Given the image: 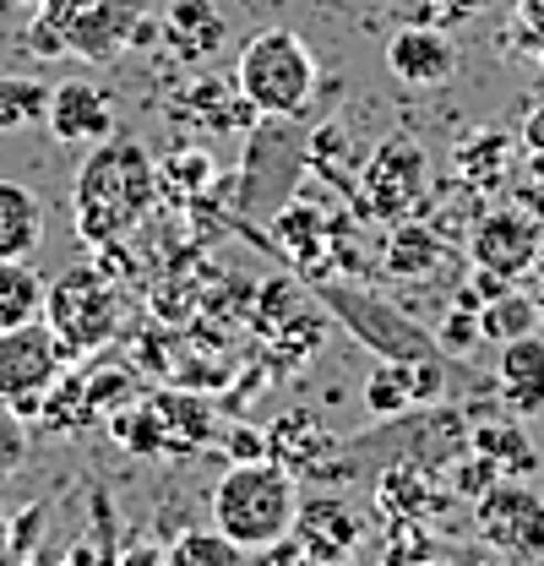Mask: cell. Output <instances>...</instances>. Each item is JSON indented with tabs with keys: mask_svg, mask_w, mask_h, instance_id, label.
<instances>
[{
	"mask_svg": "<svg viewBox=\"0 0 544 566\" xmlns=\"http://www.w3.org/2000/svg\"><path fill=\"white\" fill-rule=\"evenodd\" d=\"M501 398L517 415H544V344L534 333L501 344Z\"/></svg>",
	"mask_w": 544,
	"mask_h": 566,
	"instance_id": "4fadbf2b",
	"label": "cell"
},
{
	"mask_svg": "<svg viewBox=\"0 0 544 566\" xmlns=\"http://www.w3.org/2000/svg\"><path fill=\"white\" fill-rule=\"evenodd\" d=\"M387 71L414 93H436L458 76V44L441 28H398L387 39Z\"/></svg>",
	"mask_w": 544,
	"mask_h": 566,
	"instance_id": "30bf717a",
	"label": "cell"
},
{
	"mask_svg": "<svg viewBox=\"0 0 544 566\" xmlns=\"http://www.w3.org/2000/svg\"><path fill=\"white\" fill-rule=\"evenodd\" d=\"M523 137H529V147L534 153H544V98L534 104V115H529V126H523Z\"/></svg>",
	"mask_w": 544,
	"mask_h": 566,
	"instance_id": "7402d4cb",
	"label": "cell"
},
{
	"mask_svg": "<svg viewBox=\"0 0 544 566\" xmlns=\"http://www.w3.org/2000/svg\"><path fill=\"white\" fill-rule=\"evenodd\" d=\"M234 87L262 120H294L322 87L316 50L294 28H262L240 44L234 61Z\"/></svg>",
	"mask_w": 544,
	"mask_h": 566,
	"instance_id": "277c9868",
	"label": "cell"
},
{
	"mask_svg": "<svg viewBox=\"0 0 544 566\" xmlns=\"http://www.w3.org/2000/svg\"><path fill=\"white\" fill-rule=\"evenodd\" d=\"M479 316V338L484 344H512V338H529L534 327H540V311H534V300L529 294H517V289H495L484 305H474Z\"/></svg>",
	"mask_w": 544,
	"mask_h": 566,
	"instance_id": "5bb4252c",
	"label": "cell"
},
{
	"mask_svg": "<svg viewBox=\"0 0 544 566\" xmlns=\"http://www.w3.org/2000/svg\"><path fill=\"white\" fill-rule=\"evenodd\" d=\"M540 566H544V562H540Z\"/></svg>",
	"mask_w": 544,
	"mask_h": 566,
	"instance_id": "83f0119b",
	"label": "cell"
},
{
	"mask_svg": "<svg viewBox=\"0 0 544 566\" xmlns=\"http://www.w3.org/2000/svg\"><path fill=\"white\" fill-rule=\"evenodd\" d=\"M164 566H245V551L218 528H186L175 551L164 556Z\"/></svg>",
	"mask_w": 544,
	"mask_h": 566,
	"instance_id": "e0dca14e",
	"label": "cell"
},
{
	"mask_svg": "<svg viewBox=\"0 0 544 566\" xmlns=\"http://www.w3.org/2000/svg\"><path fill=\"white\" fill-rule=\"evenodd\" d=\"M44 202L22 180H0V262H28L44 245Z\"/></svg>",
	"mask_w": 544,
	"mask_h": 566,
	"instance_id": "7c38bea8",
	"label": "cell"
},
{
	"mask_svg": "<svg viewBox=\"0 0 544 566\" xmlns=\"http://www.w3.org/2000/svg\"><path fill=\"white\" fill-rule=\"evenodd\" d=\"M33 452V436H28V415H17L11 403H0V485L28 463Z\"/></svg>",
	"mask_w": 544,
	"mask_h": 566,
	"instance_id": "d6986e66",
	"label": "cell"
},
{
	"mask_svg": "<svg viewBox=\"0 0 544 566\" xmlns=\"http://www.w3.org/2000/svg\"><path fill=\"white\" fill-rule=\"evenodd\" d=\"M447 251H441V240L430 234V229H398V240H393V251H387V262H393V273H436V262H441Z\"/></svg>",
	"mask_w": 544,
	"mask_h": 566,
	"instance_id": "ac0fdd59",
	"label": "cell"
},
{
	"mask_svg": "<svg viewBox=\"0 0 544 566\" xmlns=\"http://www.w3.org/2000/svg\"><path fill=\"white\" fill-rule=\"evenodd\" d=\"M50 87L55 82H39V76H0V137L39 126L50 115Z\"/></svg>",
	"mask_w": 544,
	"mask_h": 566,
	"instance_id": "2e32d148",
	"label": "cell"
},
{
	"mask_svg": "<svg viewBox=\"0 0 544 566\" xmlns=\"http://www.w3.org/2000/svg\"><path fill=\"white\" fill-rule=\"evenodd\" d=\"M447 11H479V0H441Z\"/></svg>",
	"mask_w": 544,
	"mask_h": 566,
	"instance_id": "cb8c5ba5",
	"label": "cell"
},
{
	"mask_svg": "<svg viewBox=\"0 0 544 566\" xmlns=\"http://www.w3.org/2000/svg\"><path fill=\"white\" fill-rule=\"evenodd\" d=\"M158 33L147 0H44L22 33V50L39 61L76 55L87 66H109L115 55L142 50Z\"/></svg>",
	"mask_w": 544,
	"mask_h": 566,
	"instance_id": "7a4b0ae2",
	"label": "cell"
},
{
	"mask_svg": "<svg viewBox=\"0 0 544 566\" xmlns=\"http://www.w3.org/2000/svg\"><path fill=\"white\" fill-rule=\"evenodd\" d=\"M540 245H544V229H540L534 212L529 208H495L474 223L469 256H474V268L484 279L512 283L540 262Z\"/></svg>",
	"mask_w": 544,
	"mask_h": 566,
	"instance_id": "ba28073f",
	"label": "cell"
},
{
	"mask_svg": "<svg viewBox=\"0 0 544 566\" xmlns=\"http://www.w3.org/2000/svg\"><path fill=\"white\" fill-rule=\"evenodd\" d=\"M121 120V109H115V98H109V87H98V82H55L50 87V115H44V126H50V137L55 142H104L109 132H121L115 126Z\"/></svg>",
	"mask_w": 544,
	"mask_h": 566,
	"instance_id": "9c48e42d",
	"label": "cell"
},
{
	"mask_svg": "<svg viewBox=\"0 0 544 566\" xmlns=\"http://www.w3.org/2000/svg\"><path fill=\"white\" fill-rule=\"evenodd\" d=\"M212 528L229 534L245 556L289 539L300 528V485H294V474L278 469L272 458L234 463L212 485Z\"/></svg>",
	"mask_w": 544,
	"mask_h": 566,
	"instance_id": "3957f363",
	"label": "cell"
},
{
	"mask_svg": "<svg viewBox=\"0 0 544 566\" xmlns=\"http://www.w3.org/2000/svg\"><path fill=\"white\" fill-rule=\"evenodd\" d=\"M153 202H158V158L126 132L93 142V153L82 158L76 186H71L76 234L104 251V245L126 240Z\"/></svg>",
	"mask_w": 544,
	"mask_h": 566,
	"instance_id": "6da1fadb",
	"label": "cell"
},
{
	"mask_svg": "<svg viewBox=\"0 0 544 566\" xmlns=\"http://www.w3.org/2000/svg\"><path fill=\"white\" fill-rule=\"evenodd\" d=\"M474 528L506 566H540L544 562V491L490 485L474 506Z\"/></svg>",
	"mask_w": 544,
	"mask_h": 566,
	"instance_id": "52a82bcc",
	"label": "cell"
},
{
	"mask_svg": "<svg viewBox=\"0 0 544 566\" xmlns=\"http://www.w3.org/2000/svg\"><path fill=\"white\" fill-rule=\"evenodd\" d=\"M229 452H234V463H262L268 458V436L262 430H234V441H229Z\"/></svg>",
	"mask_w": 544,
	"mask_h": 566,
	"instance_id": "44dd1931",
	"label": "cell"
},
{
	"mask_svg": "<svg viewBox=\"0 0 544 566\" xmlns=\"http://www.w3.org/2000/svg\"><path fill=\"white\" fill-rule=\"evenodd\" d=\"M44 322H50V333L76 359V354L104 349L121 333L126 300H121V289L109 283L104 268H71L66 279H55L50 294H44Z\"/></svg>",
	"mask_w": 544,
	"mask_h": 566,
	"instance_id": "5b68a950",
	"label": "cell"
},
{
	"mask_svg": "<svg viewBox=\"0 0 544 566\" xmlns=\"http://www.w3.org/2000/svg\"><path fill=\"white\" fill-rule=\"evenodd\" d=\"M517 11H523V22L544 39V0H517Z\"/></svg>",
	"mask_w": 544,
	"mask_h": 566,
	"instance_id": "603a6c76",
	"label": "cell"
},
{
	"mask_svg": "<svg viewBox=\"0 0 544 566\" xmlns=\"http://www.w3.org/2000/svg\"><path fill=\"white\" fill-rule=\"evenodd\" d=\"M0 566H17V556L6 551V528H0Z\"/></svg>",
	"mask_w": 544,
	"mask_h": 566,
	"instance_id": "d4e9b609",
	"label": "cell"
},
{
	"mask_svg": "<svg viewBox=\"0 0 544 566\" xmlns=\"http://www.w3.org/2000/svg\"><path fill=\"white\" fill-rule=\"evenodd\" d=\"M44 294H50V283L39 279L33 262H0V333L22 327V322H39Z\"/></svg>",
	"mask_w": 544,
	"mask_h": 566,
	"instance_id": "9a60e30c",
	"label": "cell"
},
{
	"mask_svg": "<svg viewBox=\"0 0 544 566\" xmlns=\"http://www.w3.org/2000/svg\"><path fill=\"white\" fill-rule=\"evenodd\" d=\"M0 6H28V11H39L44 0H0Z\"/></svg>",
	"mask_w": 544,
	"mask_h": 566,
	"instance_id": "484cf974",
	"label": "cell"
},
{
	"mask_svg": "<svg viewBox=\"0 0 544 566\" xmlns=\"http://www.w3.org/2000/svg\"><path fill=\"white\" fill-rule=\"evenodd\" d=\"M71 354L50 333V322H22L0 333V403H11L17 415H39L44 398L55 392V381H66Z\"/></svg>",
	"mask_w": 544,
	"mask_h": 566,
	"instance_id": "8992f818",
	"label": "cell"
},
{
	"mask_svg": "<svg viewBox=\"0 0 544 566\" xmlns=\"http://www.w3.org/2000/svg\"><path fill=\"white\" fill-rule=\"evenodd\" d=\"M158 33L180 61H212L229 44V17L218 11V0H169Z\"/></svg>",
	"mask_w": 544,
	"mask_h": 566,
	"instance_id": "8fae6325",
	"label": "cell"
},
{
	"mask_svg": "<svg viewBox=\"0 0 544 566\" xmlns=\"http://www.w3.org/2000/svg\"><path fill=\"white\" fill-rule=\"evenodd\" d=\"M534 311H540V327H544V289L534 294Z\"/></svg>",
	"mask_w": 544,
	"mask_h": 566,
	"instance_id": "4316f807",
	"label": "cell"
},
{
	"mask_svg": "<svg viewBox=\"0 0 544 566\" xmlns=\"http://www.w3.org/2000/svg\"><path fill=\"white\" fill-rule=\"evenodd\" d=\"M414 381H408L404 370H381V376H370V387H365V398H370V409L376 415H398L414 403V392H408Z\"/></svg>",
	"mask_w": 544,
	"mask_h": 566,
	"instance_id": "ffe728a7",
	"label": "cell"
}]
</instances>
